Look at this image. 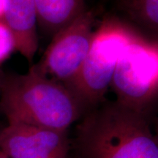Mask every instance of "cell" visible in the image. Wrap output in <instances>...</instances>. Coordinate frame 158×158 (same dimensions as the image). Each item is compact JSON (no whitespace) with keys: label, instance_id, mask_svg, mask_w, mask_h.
<instances>
[{"label":"cell","instance_id":"1","mask_svg":"<svg viewBox=\"0 0 158 158\" xmlns=\"http://www.w3.org/2000/svg\"><path fill=\"white\" fill-rule=\"evenodd\" d=\"M0 108L8 122L67 131L86 109L62 83L37 73L9 74L0 80Z\"/></svg>","mask_w":158,"mask_h":158},{"label":"cell","instance_id":"2","mask_svg":"<svg viewBox=\"0 0 158 158\" xmlns=\"http://www.w3.org/2000/svg\"><path fill=\"white\" fill-rule=\"evenodd\" d=\"M82 158H158V143L145 114L116 101L95 109L77 127Z\"/></svg>","mask_w":158,"mask_h":158},{"label":"cell","instance_id":"3","mask_svg":"<svg viewBox=\"0 0 158 158\" xmlns=\"http://www.w3.org/2000/svg\"><path fill=\"white\" fill-rule=\"evenodd\" d=\"M137 30L113 15L94 29L89 50L76 79L68 86L85 108L103 100L118 59Z\"/></svg>","mask_w":158,"mask_h":158},{"label":"cell","instance_id":"4","mask_svg":"<svg viewBox=\"0 0 158 158\" xmlns=\"http://www.w3.org/2000/svg\"><path fill=\"white\" fill-rule=\"evenodd\" d=\"M110 87L116 102L145 114L158 93V44L137 32L118 59Z\"/></svg>","mask_w":158,"mask_h":158},{"label":"cell","instance_id":"5","mask_svg":"<svg viewBox=\"0 0 158 158\" xmlns=\"http://www.w3.org/2000/svg\"><path fill=\"white\" fill-rule=\"evenodd\" d=\"M95 16L85 11L53 37L39 63L32 68L40 74L62 83L66 87L78 76L89 50Z\"/></svg>","mask_w":158,"mask_h":158},{"label":"cell","instance_id":"6","mask_svg":"<svg viewBox=\"0 0 158 158\" xmlns=\"http://www.w3.org/2000/svg\"><path fill=\"white\" fill-rule=\"evenodd\" d=\"M67 131L10 122L0 130V151L8 158H67Z\"/></svg>","mask_w":158,"mask_h":158},{"label":"cell","instance_id":"7","mask_svg":"<svg viewBox=\"0 0 158 158\" xmlns=\"http://www.w3.org/2000/svg\"><path fill=\"white\" fill-rule=\"evenodd\" d=\"M2 20L14 37L16 51L31 62L39 46L34 0H6Z\"/></svg>","mask_w":158,"mask_h":158},{"label":"cell","instance_id":"8","mask_svg":"<svg viewBox=\"0 0 158 158\" xmlns=\"http://www.w3.org/2000/svg\"><path fill=\"white\" fill-rule=\"evenodd\" d=\"M37 23L45 32L54 35L84 12V0H34Z\"/></svg>","mask_w":158,"mask_h":158},{"label":"cell","instance_id":"9","mask_svg":"<svg viewBox=\"0 0 158 158\" xmlns=\"http://www.w3.org/2000/svg\"><path fill=\"white\" fill-rule=\"evenodd\" d=\"M120 8L130 19L150 30L158 29V0H118Z\"/></svg>","mask_w":158,"mask_h":158},{"label":"cell","instance_id":"10","mask_svg":"<svg viewBox=\"0 0 158 158\" xmlns=\"http://www.w3.org/2000/svg\"><path fill=\"white\" fill-rule=\"evenodd\" d=\"M16 51L14 37L3 20H0V65Z\"/></svg>","mask_w":158,"mask_h":158},{"label":"cell","instance_id":"11","mask_svg":"<svg viewBox=\"0 0 158 158\" xmlns=\"http://www.w3.org/2000/svg\"><path fill=\"white\" fill-rule=\"evenodd\" d=\"M5 2L6 0H0V20L2 19L5 7Z\"/></svg>","mask_w":158,"mask_h":158},{"label":"cell","instance_id":"12","mask_svg":"<svg viewBox=\"0 0 158 158\" xmlns=\"http://www.w3.org/2000/svg\"><path fill=\"white\" fill-rule=\"evenodd\" d=\"M0 158H8L5 154H4L2 152L0 151Z\"/></svg>","mask_w":158,"mask_h":158}]
</instances>
